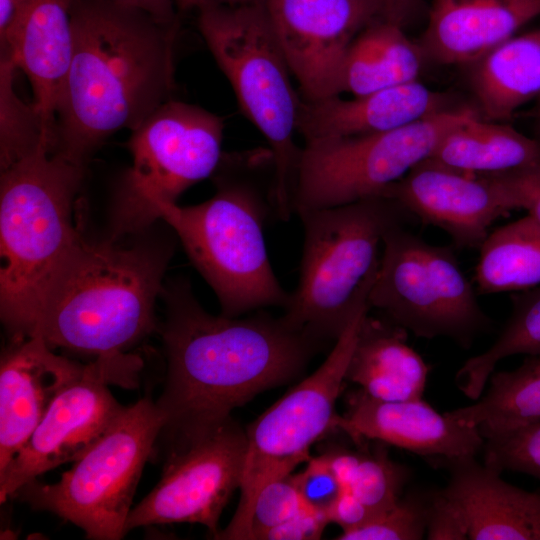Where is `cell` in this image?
Returning <instances> with one entry per match:
<instances>
[{"label": "cell", "instance_id": "cell-1", "mask_svg": "<svg viewBox=\"0 0 540 540\" xmlns=\"http://www.w3.org/2000/svg\"><path fill=\"white\" fill-rule=\"evenodd\" d=\"M162 296L167 372L156 405L169 448L205 435L260 392L292 380L321 343L282 316L211 315L187 279L169 282Z\"/></svg>", "mask_w": 540, "mask_h": 540}, {"label": "cell", "instance_id": "cell-2", "mask_svg": "<svg viewBox=\"0 0 540 540\" xmlns=\"http://www.w3.org/2000/svg\"><path fill=\"white\" fill-rule=\"evenodd\" d=\"M71 19L53 152L85 166L108 136L133 131L169 100L178 24L108 0H74Z\"/></svg>", "mask_w": 540, "mask_h": 540}, {"label": "cell", "instance_id": "cell-3", "mask_svg": "<svg viewBox=\"0 0 540 540\" xmlns=\"http://www.w3.org/2000/svg\"><path fill=\"white\" fill-rule=\"evenodd\" d=\"M141 233L128 244L81 236L46 289L33 336L53 350L98 357L125 352L148 335L173 245Z\"/></svg>", "mask_w": 540, "mask_h": 540}, {"label": "cell", "instance_id": "cell-4", "mask_svg": "<svg viewBox=\"0 0 540 540\" xmlns=\"http://www.w3.org/2000/svg\"><path fill=\"white\" fill-rule=\"evenodd\" d=\"M84 165L41 147L1 171L0 314L14 341L33 336L46 289L81 237L72 222Z\"/></svg>", "mask_w": 540, "mask_h": 540}, {"label": "cell", "instance_id": "cell-5", "mask_svg": "<svg viewBox=\"0 0 540 540\" xmlns=\"http://www.w3.org/2000/svg\"><path fill=\"white\" fill-rule=\"evenodd\" d=\"M407 215L384 197L298 214L304 242L298 285L284 307L286 323L319 342L336 340L370 308L384 235Z\"/></svg>", "mask_w": 540, "mask_h": 540}, {"label": "cell", "instance_id": "cell-6", "mask_svg": "<svg viewBox=\"0 0 540 540\" xmlns=\"http://www.w3.org/2000/svg\"><path fill=\"white\" fill-rule=\"evenodd\" d=\"M198 29L228 79L243 114L268 142L273 164L272 201L288 221L301 148L294 140L300 95L266 14L256 0L209 2L198 8Z\"/></svg>", "mask_w": 540, "mask_h": 540}, {"label": "cell", "instance_id": "cell-7", "mask_svg": "<svg viewBox=\"0 0 540 540\" xmlns=\"http://www.w3.org/2000/svg\"><path fill=\"white\" fill-rule=\"evenodd\" d=\"M155 212L215 292L221 314L286 306L290 294L274 274L265 243L268 207L250 185L219 181L214 196L200 204L159 203Z\"/></svg>", "mask_w": 540, "mask_h": 540}, {"label": "cell", "instance_id": "cell-8", "mask_svg": "<svg viewBox=\"0 0 540 540\" xmlns=\"http://www.w3.org/2000/svg\"><path fill=\"white\" fill-rule=\"evenodd\" d=\"M163 425L156 402L139 399L123 408L58 481L32 480L12 497L73 523L88 539H121L143 467Z\"/></svg>", "mask_w": 540, "mask_h": 540}, {"label": "cell", "instance_id": "cell-9", "mask_svg": "<svg viewBox=\"0 0 540 540\" xmlns=\"http://www.w3.org/2000/svg\"><path fill=\"white\" fill-rule=\"evenodd\" d=\"M224 123L196 105L167 100L132 131V166L116 193L109 238L146 231L159 203H176L222 158Z\"/></svg>", "mask_w": 540, "mask_h": 540}, {"label": "cell", "instance_id": "cell-10", "mask_svg": "<svg viewBox=\"0 0 540 540\" xmlns=\"http://www.w3.org/2000/svg\"><path fill=\"white\" fill-rule=\"evenodd\" d=\"M477 115L469 107L447 108L388 132L305 142L297 167L294 214L383 197L428 159L450 131Z\"/></svg>", "mask_w": 540, "mask_h": 540}, {"label": "cell", "instance_id": "cell-11", "mask_svg": "<svg viewBox=\"0 0 540 540\" xmlns=\"http://www.w3.org/2000/svg\"><path fill=\"white\" fill-rule=\"evenodd\" d=\"M368 302L418 337L449 338L464 348L491 324L454 251L428 243L403 224L384 235Z\"/></svg>", "mask_w": 540, "mask_h": 540}, {"label": "cell", "instance_id": "cell-12", "mask_svg": "<svg viewBox=\"0 0 540 540\" xmlns=\"http://www.w3.org/2000/svg\"><path fill=\"white\" fill-rule=\"evenodd\" d=\"M369 310L353 318L317 370L249 425L239 504L228 526L214 539L248 540L253 507L263 487L292 474L310 459L312 445L337 429V400L360 323Z\"/></svg>", "mask_w": 540, "mask_h": 540}, {"label": "cell", "instance_id": "cell-13", "mask_svg": "<svg viewBox=\"0 0 540 540\" xmlns=\"http://www.w3.org/2000/svg\"><path fill=\"white\" fill-rule=\"evenodd\" d=\"M141 359L125 352L98 356L51 404L20 451L0 471V501L26 483L82 456L123 410L108 384L136 382Z\"/></svg>", "mask_w": 540, "mask_h": 540}, {"label": "cell", "instance_id": "cell-14", "mask_svg": "<svg viewBox=\"0 0 540 540\" xmlns=\"http://www.w3.org/2000/svg\"><path fill=\"white\" fill-rule=\"evenodd\" d=\"M245 455L246 432L232 418L170 448L159 482L131 509L126 533L158 524L197 523L214 538L225 506L240 488Z\"/></svg>", "mask_w": 540, "mask_h": 540}, {"label": "cell", "instance_id": "cell-15", "mask_svg": "<svg viewBox=\"0 0 540 540\" xmlns=\"http://www.w3.org/2000/svg\"><path fill=\"white\" fill-rule=\"evenodd\" d=\"M303 100L341 94V69L356 36L380 19L373 0H256Z\"/></svg>", "mask_w": 540, "mask_h": 540}, {"label": "cell", "instance_id": "cell-16", "mask_svg": "<svg viewBox=\"0 0 540 540\" xmlns=\"http://www.w3.org/2000/svg\"><path fill=\"white\" fill-rule=\"evenodd\" d=\"M422 223L446 232L456 247L479 249L493 223L513 211L488 175L452 169L429 159L383 195Z\"/></svg>", "mask_w": 540, "mask_h": 540}, {"label": "cell", "instance_id": "cell-17", "mask_svg": "<svg viewBox=\"0 0 540 540\" xmlns=\"http://www.w3.org/2000/svg\"><path fill=\"white\" fill-rule=\"evenodd\" d=\"M348 407L339 416L337 429L355 442L378 440L435 462L475 457L485 439L477 428L441 414L421 399L381 401L360 389L347 398Z\"/></svg>", "mask_w": 540, "mask_h": 540}, {"label": "cell", "instance_id": "cell-18", "mask_svg": "<svg viewBox=\"0 0 540 540\" xmlns=\"http://www.w3.org/2000/svg\"><path fill=\"white\" fill-rule=\"evenodd\" d=\"M85 367L54 353L38 334L14 341L5 351L0 365V471Z\"/></svg>", "mask_w": 540, "mask_h": 540}, {"label": "cell", "instance_id": "cell-19", "mask_svg": "<svg viewBox=\"0 0 540 540\" xmlns=\"http://www.w3.org/2000/svg\"><path fill=\"white\" fill-rule=\"evenodd\" d=\"M74 0H25L6 34L1 51L10 53L28 77L33 103L40 115L44 139L53 150L56 109L73 45Z\"/></svg>", "mask_w": 540, "mask_h": 540}, {"label": "cell", "instance_id": "cell-20", "mask_svg": "<svg viewBox=\"0 0 540 540\" xmlns=\"http://www.w3.org/2000/svg\"><path fill=\"white\" fill-rule=\"evenodd\" d=\"M450 474L442 492L457 512L467 540H540V491L505 482L475 457L443 460Z\"/></svg>", "mask_w": 540, "mask_h": 540}, {"label": "cell", "instance_id": "cell-21", "mask_svg": "<svg viewBox=\"0 0 540 540\" xmlns=\"http://www.w3.org/2000/svg\"><path fill=\"white\" fill-rule=\"evenodd\" d=\"M443 96L418 80L386 87L352 99L340 95L316 101L300 99L297 132L304 141L396 130L444 109Z\"/></svg>", "mask_w": 540, "mask_h": 540}, {"label": "cell", "instance_id": "cell-22", "mask_svg": "<svg viewBox=\"0 0 540 540\" xmlns=\"http://www.w3.org/2000/svg\"><path fill=\"white\" fill-rule=\"evenodd\" d=\"M540 15V0H432L419 43L426 59L470 64Z\"/></svg>", "mask_w": 540, "mask_h": 540}, {"label": "cell", "instance_id": "cell-23", "mask_svg": "<svg viewBox=\"0 0 540 540\" xmlns=\"http://www.w3.org/2000/svg\"><path fill=\"white\" fill-rule=\"evenodd\" d=\"M367 312L345 379L371 398L397 402L423 397L429 367L407 343L406 330Z\"/></svg>", "mask_w": 540, "mask_h": 540}, {"label": "cell", "instance_id": "cell-24", "mask_svg": "<svg viewBox=\"0 0 540 540\" xmlns=\"http://www.w3.org/2000/svg\"><path fill=\"white\" fill-rule=\"evenodd\" d=\"M468 65L470 86L486 119L511 118L540 95V28L512 36Z\"/></svg>", "mask_w": 540, "mask_h": 540}, {"label": "cell", "instance_id": "cell-25", "mask_svg": "<svg viewBox=\"0 0 540 540\" xmlns=\"http://www.w3.org/2000/svg\"><path fill=\"white\" fill-rule=\"evenodd\" d=\"M428 159L476 175L540 169V141L477 115L450 131Z\"/></svg>", "mask_w": 540, "mask_h": 540}, {"label": "cell", "instance_id": "cell-26", "mask_svg": "<svg viewBox=\"0 0 540 540\" xmlns=\"http://www.w3.org/2000/svg\"><path fill=\"white\" fill-rule=\"evenodd\" d=\"M425 55L404 29L378 19L349 46L341 69V93L362 96L418 80Z\"/></svg>", "mask_w": 540, "mask_h": 540}, {"label": "cell", "instance_id": "cell-27", "mask_svg": "<svg viewBox=\"0 0 540 540\" xmlns=\"http://www.w3.org/2000/svg\"><path fill=\"white\" fill-rule=\"evenodd\" d=\"M473 404L446 412L489 439L540 420V355L527 356L514 370L493 372Z\"/></svg>", "mask_w": 540, "mask_h": 540}, {"label": "cell", "instance_id": "cell-28", "mask_svg": "<svg viewBox=\"0 0 540 540\" xmlns=\"http://www.w3.org/2000/svg\"><path fill=\"white\" fill-rule=\"evenodd\" d=\"M478 250L475 281L481 294L540 285V225L529 215L490 231Z\"/></svg>", "mask_w": 540, "mask_h": 540}, {"label": "cell", "instance_id": "cell-29", "mask_svg": "<svg viewBox=\"0 0 540 540\" xmlns=\"http://www.w3.org/2000/svg\"><path fill=\"white\" fill-rule=\"evenodd\" d=\"M519 354L540 355V285L512 296V311L499 336L488 349L460 367L455 384L475 401L483 394L497 364Z\"/></svg>", "mask_w": 540, "mask_h": 540}, {"label": "cell", "instance_id": "cell-30", "mask_svg": "<svg viewBox=\"0 0 540 540\" xmlns=\"http://www.w3.org/2000/svg\"><path fill=\"white\" fill-rule=\"evenodd\" d=\"M11 55L1 51L0 60V167L1 171L31 155L41 147L50 150L44 139L35 104L24 102L14 89L16 70ZM51 151V150H50Z\"/></svg>", "mask_w": 540, "mask_h": 540}, {"label": "cell", "instance_id": "cell-31", "mask_svg": "<svg viewBox=\"0 0 540 540\" xmlns=\"http://www.w3.org/2000/svg\"><path fill=\"white\" fill-rule=\"evenodd\" d=\"M429 495L413 493L374 514L362 525L342 531L338 540H420L426 538Z\"/></svg>", "mask_w": 540, "mask_h": 540}, {"label": "cell", "instance_id": "cell-32", "mask_svg": "<svg viewBox=\"0 0 540 540\" xmlns=\"http://www.w3.org/2000/svg\"><path fill=\"white\" fill-rule=\"evenodd\" d=\"M407 478L406 469L383 454H361L347 489L376 514L394 505Z\"/></svg>", "mask_w": 540, "mask_h": 540}, {"label": "cell", "instance_id": "cell-33", "mask_svg": "<svg viewBox=\"0 0 540 540\" xmlns=\"http://www.w3.org/2000/svg\"><path fill=\"white\" fill-rule=\"evenodd\" d=\"M483 451L484 464L500 473L509 470L540 479V420L486 439Z\"/></svg>", "mask_w": 540, "mask_h": 540}, {"label": "cell", "instance_id": "cell-34", "mask_svg": "<svg viewBox=\"0 0 540 540\" xmlns=\"http://www.w3.org/2000/svg\"><path fill=\"white\" fill-rule=\"evenodd\" d=\"M307 506L293 474L269 482L256 498L248 540H263L270 530L288 521Z\"/></svg>", "mask_w": 540, "mask_h": 540}, {"label": "cell", "instance_id": "cell-35", "mask_svg": "<svg viewBox=\"0 0 540 540\" xmlns=\"http://www.w3.org/2000/svg\"><path fill=\"white\" fill-rule=\"evenodd\" d=\"M306 467L293 475L304 502L311 508L326 511L342 491L323 455L310 458Z\"/></svg>", "mask_w": 540, "mask_h": 540}, {"label": "cell", "instance_id": "cell-36", "mask_svg": "<svg viewBox=\"0 0 540 540\" xmlns=\"http://www.w3.org/2000/svg\"><path fill=\"white\" fill-rule=\"evenodd\" d=\"M513 210L527 211L540 225V169H527L491 174Z\"/></svg>", "mask_w": 540, "mask_h": 540}, {"label": "cell", "instance_id": "cell-37", "mask_svg": "<svg viewBox=\"0 0 540 540\" xmlns=\"http://www.w3.org/2000/svg\"><path fill=\"white\" fill-rule=\"evenodd\" d=\"M426 538L429 540H467L463 524L442 490L429 495Z\"/></svg>", "mask_w": 540, "mask_h": 540}, {"label": "cell", "instance_id": "cell-38", "mask_svg": "<svg viewBox=\"0 0 540 540\" xmlns=\"http://www.w3.org/2000/svg\"><path fill=\"white\" fill-rule=\"evenodd\" d=\"M330 523L327 512L307 506L294 517L270 530L263 540L319 539Z\"/></svg>", "mask_w": 540, "mask_h": 540}, {"label": "cell", "instance_id": "cell-39", "mask_svg": "<svg viewBox=\"0 0 540 540\" xmlns=\"http://www.w3.org/2000/svg\"><path fill=\"white\" fill-rule=\"evenodd\" d=\"M330 522L338 524L342 531L354 529L373 516L372 512L351 492L342 489L327 510Z\"/></svg>", "mask_w": 540, "mask_h": 540}, {"label": "cell", "instance_id": "cell-40", "mask_svg": "<svg viewBox=\"0 0 540 540\" xmlns=\"http://www.w3.org/2000/svg\"><path fill=\"white\" fill-rule=\"evenodd\" d=\"M378 7L380 19L403 29L419 18L423 0H373Z\"/></svg>", "mask_w": 540, "mask_h": 540}, {"label": "cell", "instance_id": "cell-41", "mask_svg": "<svg viewBox=\"0 0 540 540\" xmlns=\"http://www.w3.org/2000/svg\"><path fill=\"white\" fill-rule=\"evenodd\" d=\"M115 4L140 10L160 23L177 25L175 0H108Z\"/></svg>", "mask_w": 540, "mask_h": 540}, {"label": "cell", "instance_id": "cell-42", "mask_svg": "<svg viewBox=\"0 0 540 540\" xmlns=\"http://www.w3.org/2000/svg\"><path fill=\"white\" fill-rule=\"evenodd\" d=\"M323 456L342 489H347L355 474L361 453L338 449Z\"/></svg>", "mask_w": 540, "mask_h": 540}, {"label": "cell", "instance_id": "cell-43", "mask_svg": "<svg viewBox=\"0 0 540 540\" xmlns=\"http://www.w3.org/2000/svg\"><path fill=\"white\" fill-rule=\"evenodd\" d=\"M25 0H0V38L11 26Z\"/></svg>", "mask_w": 540, "mask_h": 540}, {"label": "cell", "instance_id": "cell-44", "mask_svg": "<svg viewBox=\"0 0 540 540\" xmlns=\"http://www.w3.org/2000/svg\"><path fill=\"white\" fill-rule=\"evenodd\" d=\"M210 0H175L177 8L182 10L200 8Z\"/></svg>", "mask_w": 540, "mask_h": 540}, {"label": "cell", "instance_id": "cell-45", "mask_svg": "<svg viewBox=\"0 0 540 540\" xmlns=\"http://www.w3.org/2000/svg\"><path fill=\"white\" fill-rule=\"evenodd\" d=\"M251 1L253 0H210L209 2L225 4V5H240V4L248 3Z\"/></svg>", "mask_w": 540, "mask_h": 540}, {"label": "cell", "instance_id": "cell-46", "mask_svg": "<svg viewBox=\"0 0 540 540\" xmlns=\"http://www.w3.org/2000/svg\"><path fill=\"white\" fill-rule=\"evenodd\" d=\"M539 118H540V112H539Z\"/></svg>", "mask_w": 540, "mask_h": 540}]
</instances>
